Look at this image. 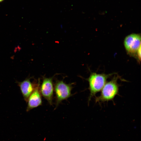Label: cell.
<instances>
[{
    "instance_id": "obj_1",
    "label": "cell",
    "mask_w": 141,
    "mask_h": 141,
    "mask_svg": "<svg viewBox=\"0 0 141 141\" xmlns=\"http://www.w3.org/2000/svg\"><path fill=\"white\" fill-rule=\"evenodd\" d=\"M118 76H115L110 81L106 83L102 89L100 95L95 96L96 103H99L113 100L115 97L118 95L120 85L118 83Z\"/></svg>"
},
{
    "instance_id": "obj_2",
    "label": "cell",
    "mask_w": 141,
    "mask_h": 141,
    "mask_svg": "<svg viewBox=\"0 0 141 141\" xmlns=\"http://www.w3.org/2000/svg\"><path fill=\"white\" fill-rule=\"evenodd\" d=\"M114 74H106L91 73L89 77L87 79L89 82L90 92L88 100L89 103L91 98L95 96L96 94L102 90L106 83L107 79Z\"/></svg>"
},
{
    "instance_id": "obj_3",
    "label": "cell",
    "mask_w": 141,
    "mask_h": 141,
    "mask_svg": "<svg viewBox=\"0 0 141 141\" xmlns=\"http://www.w3.org/2000/svg\"><path fill=\"white\" fill-rule=\"evenodd\" d=\"M72 84H66L63 80L56 81L54 88L56 97V108L62 101L72 95Z\"/></svg>"
},
{
    "instance_id": "obj_4",
    "label": "cell",
    "mask_w": 141,
    "mask_h": 141,
    "mask_svg": "<svg viewBox=\"0 0 141 141\" xmlns=\"http://www.w3.org/2000/svg\"><path fill=\"white\" fill-rule=\"evenodd\" d=\"M124 44L128 54L136 57L137 52L141 47V36L138 34L133 33L127 36L125 38Z\"/></svg>"
},
{
    "instance_id": "obj_5",
    "label": "cell",
    "mask_w": 141,
    "mask_h": 141,
    "mask_svg": "<svg viewBox=\"0 0 141 141\" xmlns=\"http://www.w3.org/2000/svg\"><path fill=\"white\" fill-rule=\"evenodd\" d=\"M53 78V77L49 78L43 77L42 83L39 87L41 95L51 105H52L53 103L54 88Z\"/></svg>"
},
{
    "instance_id": "obj_6",
    "label": "cell",
    "mask_w": 141,
    "mask_h": 141,
    "mask_svg": "<svg viewBox=\"0 0 141 141\" xmlns=\"http://www.w3.org/2000/svg\"><path fill=\"white\" fill-rule=\"evenodd\" d=\"M40 84L39 80L38 84L36 85L34 90L28 98L27 111H29L42 104L41 95L40 91Z\"/></svg>"
},
{
    "instance_id": "obj_7",
    "label": "cell",
    "mask_w": 141,
    "mask_h": 141,
    "mask_svg": "<svg viewBox=\"0 0 141 141\" xmlns=\"http://www.w3.org/2000/svg\"><path fill=\"white\" fill-rule=\"evenodd\" d=\"M30 79V78H27L22 81L18 83L19 86L24 99L27 102L36 85L31 82Z\"/></svg>"
},
{
    "instance_id": "obj_8",
    "label": "cell",
    "mask_w": 141,
    "mask_h": 141,
    "mask_svg": "<svg viewBox=\"0 0 141 141\" xmlns=\"http://www.w3.org/2000/svg\"><path fill=\"white\" fill-rule=\"evenodd\" d=\"M136 57L138 61H140L141 58V47L138 50L136 54Z\"/></svg>"
},
{
    "instance_id": "obj_9",
    "label": "cell",
    "mask_w": 141,
    "mask_h": 141,
    "mask_svg": "<svg viewBox=\"0 0 141 141\" xmlns=\"http://www.w3.org/2000/svg\"><path fill=\"white\" fill-rule=\"evenodd\" d=\"M4 0H0V3L2 2Z\"/></svg>"
}]
</instances>
